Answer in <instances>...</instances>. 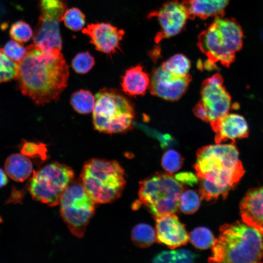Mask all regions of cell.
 Masks as SVG:
<instances>
[{
    "instance_id": "6da1fadb",
    "label": "cell",
    "mask_w": 263,
    "mask_h": 263,
    "mask_svg": "<svg viewBox=\"0 0 263 263\" xmlns=\"http://www.w3.org/2000/svg\"><path fill=\"white\" fill-rule=\"evenodd\" d=\"M17 78L21 93L37 105L56 101L66 87L68 66L61 51L47 52L34 44L27 46Z\"/></svg>"
},
{
    "instance_id": "7a4b0ae2",
    "label": "cell",
    "mask_w": 263,
    "mask_h": 263,
    "mask_svg": "<svg viewBox=\"0 0 263 263\" xmlns=\"http://www.w3.org/2000/svg\"><path fill=\"white\" fill-rule=\"evenodd\" d=\"M194 168L199 180V194L207 201L225 199L245 173L233 143L204 146L196 153Z\"/></svg>"
},
{
    "instance_id": "3957f363",
    "label": "cell",
    "mask_w": 263,
    "mask_h": 263,
    "mask_svg": "<svg viewBox=\"0 0 263 263\" xmlns=\"http://www.w3.org/2000/svg\"><path fill=\"white\" fill-rule=\"evenodd\" d=\"M211 247L210 263H258L263 257V235L238 221L220 226Z\"/></svg>"
},
{
    "instance_id": "277c9868",
    "label": "cell",
    "mask_w": 263,
    "mask_h": 263,
    "mask_svg": "<svg viewBox=\"0 0 263 263\" xmlns=\"http://www.w3.org/2000/svg\"><path fill=\"white\" fill-rule=\"evenodd\" d=\"M243 38L242 29L235 19L216 17L198 36L197 46L207 56L209 65L219 62L228 67L242 48Z\"/></svg>"
},
{
    "instance_id": "5b68a950",
    "label": "cell",
    "mask_w": 263,
    "mask_h": 263,
    "mask_svg": "<svg viewBox=\"0 0 263 263\" xmlns=\"http://www.w3.org/2000/svg\"><path fill=\"white\" fill-rule=\"evenodd\" d=\"M124 175L117 161L94 158L84 164L79 182L96 204H106L121 195L126 184Z\"/></svg>"
},
{
    "instance_id": "8992f818",
    "label": "cell",
    "mask_w": 263,
    "mask_h": 263,
    "mask_svg": "<svg viewBox=\"0 0 263 263\" xmlns=\"http://www.w3.org/2000/svg\"><path fill=\"white\" fill-rule=\"evenodd\" d=\"M184 185L172 173H155L140 182L139 201L154 218L175 213L179 208Z\"/></svg>"
},
{
    "instance_id": "52a82bcc",
    "label": "cell",
    "mask_w": 263,
    "mask_h": 263,
    "mask_svg": "<svg viewBox=\"0 0 263 263\" xmlns=\"http://www.w3.org/2000/svg\"><path fill=\"white\" fill-rule=\"evenodd\" d=\"M95 99L93 119L96 130L114 133L131 128L134 111L125 96L116 90L104 88L95 94Z\"/></svg>"
},
{
    "instance_id": "ba28073f",
    "label": "cell",
    "mask_w": 263,
    "mask_h": 263,
    "mask_svg": "<svg viewBox=\"0 0 263 263\" xmlns=\"http://www.w3.org/2000/svg\"><path fill=\"white\" fill-rule=\"evenodd\" d=\"M73 170L57 162L48 164L34 172L28 186L33 199L54 207L59 203L61 196L73 182Z\"/></svg>"
},
{
    "instance_id": "9c48e42d",
    "label": "cell",
    "mask_w": 263,
    "mask_h": 263,
    "mask_svg": "<svg viewBox=\"0 0 263 263\" xmlns=\"http://www.w3.org/2000/svg\"><path fill=\"white\" fill-rule=\"evenodd\" d=\"M95 204L80 182H72L64 190L59 203L60 214L74 236H84Z\"/></svg>"
},
{
    "instance_id": "30bf717a",
    "label": "cell",
    "mask_w": 263,
    "mask_h": 263,
    "mask_svg": "<svg viewBox=\"0 0 263 263\" xmlns=\"http://www.w3.org/2000/svg\"><path fill=\"white\" fill-rule=\"evenodd\" d=\"M223 81L221 75L216 74L205 79L201 85L199 101L206 111L210 124L228 113L232 107L230 95Z\"/></svg>"
},
{
    "instance_id": "8fae6325",
    "label": "cell",
    "mask_w": 263,
    "mask_h": 263,
    "mask_svg": "<svg viewBox=\"0 0 263 263\" xmlns=\"http://www.w3.org/2000/svg\"><path fill=\"white\" fill-rule=\"evenodd\" d=\"M156 18L159 21L160 30L154 38L158 44L164 39L175 36L184 28L188 16L182 4L177 0L165 2L158 9L150 12L148 18Z\"/></svg>"
},
{
    "instance_id": "7c38bea8",
    "label": "cell",
    "mask_w": 263,
    "mask_h": 263,
    "mask_svg": "<svg viewBox=\"0 0 263 263\" xmlns=\"http://www.w3.org/2000/svg\"><path fill=\"white\" fill-rule=\"evenodd\" d=\"M190 75H174L162 66L153 69L150 80V93L164 99L175 101L179 99L187 91L191 81Z\"/></svg>"
},
{
    "instance_id": "4fadbf2b",
    "label": "cell",
    "mask_w": 263,
    "mask_h": 263,
    "mask_svg": "<svg viewBox=\"0 0 263 263\" xmlns=\"http://www.w3.org/2000/svg\"><path fill=\"white\" fill-rule=\"evenodd\" d=\"M82 33L90 39L96 50L107 55H112L120 49V42L124 31L109 23L88 24Z\"/></svg>"
},
{
    "instance_id": "5bb4252c",
    "label": "cell",
    "mask_w": 263,
    "mask_h": 263,
    "mask_svg": "<svg viewBox=\"0 0 263 263\" xmlns=\"http://www.w3.org/2000/svg\"><path fill=\"white\" fill-rule=\"evenodd\" d=\"M156 241L173 249L185 245L189 235L185 225L175 213H169L155 218Z\"/></svg>"
},
{
    "instance_id": "9a60e30c",
    "label": "cell",
    "mask_w": 263,
    "mask_h": 263,
    "mask_svg": "<svg viewBox=\"0 0 263 263\" xmlns=\"http://www.w3.org/2000/svg\"><path fill=\"white\" fill-rule=\"evenodd\" d=\"M60 21L56 17L40 14L33 37V44L45 52L61 51Z\"/></svg>"
},
{
    "instance_id": "2e32d148",
    "label": "cell",
    "mask_w": 263,
    "mask_h": 263,
    "mask_svg": "<svg viewBox=\"0 0 263 263\" xmlns=\"http://www.w3.org/2000/svg\"><path fill=\"white\" fill-rule=\"evenodd\" d=\"M215 133L216 143L229 141L234 144L239 139L247 137L249 129L245 118L237 113H227L210 124Z\"/></svg>"
},
{
    "instance_id": "e0dca14e",
    "label": "cell",
    "mask_w": 263,
    "mask_h": 263,
    "mask_svg": "<svg viewBox=\"0 0 263 263\" xmlns=\"http://www.w3.org/2000/svg\"><path fill=\"white\" fill-rule=\"evenodd\" d=\"M242 220L263 235V186L248 191L240 205Z\"/></svg>"
},
{
    "instance_id": "ac0fdd59",
    "label": "cell",
    "mask_w": 263,
    "mask_h": 263,
    "mask_svg": "<svg viewBox=\"0 0 263 263\" xmlns=\"http://www.w3.org/2000/svg\"><path fill=\"white\" fill-rule=\"evenodd\" d=\"M229 0H183L188 19H206L210 17H224Z\"/></svg>"
},
{
    "instance_id": "d6986e66",
    "label": "cell",
    "mask_w": 263,
    "mask_h": 263,
    "mask_svg": "<svg viewBox=\"0 0 263 263\" xmlns=\"http://www.w3.org/2000/svg\"><path fill=\"white\" fill-rule=\"evenodd\" d=\"M150 84L149 76L140 65L128 69L122 77L121 82L123 91L132 96L144 94Z\"/></svg>"
},
{
    "instance_id": "ffe728a7",
    "label": "cell",
    "mask_w": 263,
    "mask_h": 263,
    "mask_svg": "<svg viewBox=\"0 0 263 263\" xmlns=\"http://www.w3.org/2000/svg\"><path fill=\"white\" fill-rule=\"evenodd\" d=\"M5 171L7 175L17 182H23L33 172V165L27 156L15 153L10 155L4 164Z\"/></svg>"
},
{
    "instance_id": "44dd1931",
    "label": "cell",
    "mask_w": 263,
    "mask_h": 263,
    "mask_svg": "<svg viewBox=\"0 0 263 263\" xmlns=\"http://www.w3.org/2000/svg\"><path fill=\"white\" fill-rule=\"evenodd\" d=\"M131 239L137 247L146 248L156 241V233L150 225L146 224H139L132 229Z\"/></svg>"
},
{
    "instance_id": "7402d4cb",
    "label": "cell",
    "mask_w": 263,
    "mask_h": 263,
    "mask_svg": "<svg viewBox=\"0 0 263 263\" xmlns=\"http://www.w3.org/2000/svg\"><path fill=\"white\" fill-rule=\"evenodd\" d=\"M197 258V255L185 249L177 250L163 251L155 256L154 263H192Z\"/></svg>"
},
{
    "instance_id": "603a6c76",
    "label": "cell",
    "mask_w": 263,
    "mask_h": 263,
    "mask_svg": "<svg viewBox=\"0 0 263 263\" xmlns=\"http://www.w3.org/2000/svg\"><path fill=\"white\" fill-rule=\"evenodd\" d=\"M95 99L92 94L86 90H80L73 94L71 103L73 108L81 114L93 111Z\"/></svg>"
},
{
    "instance_id": "cb8c5ba5",
    "label": "cell",
    "mask_w": 263,
    "mask_h": 263,
    "mask_svg": "<svg viewBox=\"0 0 263 263\" xmlns=\"http://www.w3.org/2000/svg\"><path fill=\"white\" fill-rule=\"evenodd\" d=\"M162 67L171 73L184 76L188 74L190 67L189 60L183 54H176L162 64Z\"/></svg>"
},
{
    "instance_id": "d4e9b609",
    "label": "cell",
    "mask_w": 263,
    "mask_h": 263,
    "mask_svg": "<svg viewBox=\"0 0 263 263\" xmlns=\"http://www.w3.org/2000/svg\"><path fill=\"white\" fill-rule=\"evenodd\" d=\"M19 65L4 53L0 48V84L17 79L19 73Z\"/></svg>"
},
{
    "instance_id": "484cf974",
    "label": "cell",
    "mask_w": 263,
    "mask_h": 263,
    "mask_svg": "<svg viewBox=\"0 0 263 263\" xmlns=\"http://www.w3.org/2000/svg\"><path fill=\"white\" fill-rule=\"evenodd\" d=\"M189 240L195 247L205 249L212 245L215 238L208 228L205 227H198L190 233Z\"/></svg>"
},
{
    "instance_id": "4316f807",
    "label": "cell",
    "mask_w": 263,
    "mask_h": 263,
    "mask_svg": "<svg viewBox=\"0 0 263 263\" xmlns=\"http://www.w3.org/2000/svg\"><path fill=\"white\" fill-rule=\"evenodd\" d=\"M201 199L200 195L194 190L183 191L180 197L179 209L185 214L194 213L198 209Z\"/></svg>"
},
{
    "instance_id": "83f0119b",
    "label": "cell",
    "mask_w": 263,
    "mask_h": 263,
    "mask_svg": "<svg viewBox=\"0 0 263 263\" xmlns=\"http://www.w3.org/2000/svg\"><path fill=\"white\" fill-rule=\"evenodd\" d=\"M9 35L14 40L21 43L30 40L33 37L34 33L31 26L26 22L20 20L11 25Z\"/></svg>"
},
{
    "instance_id": "f1b7e54d",
    "label": "cell",
    "mask_w": 263,
    "mask_h": 263,
    "mask_svg": "<svg viewBox=\"0 0 263 263\" xmlns=\"http://www.w3.org/2000/svg\"><path fill=\"white\" fill-rule=\"evenodd\" d=\"M62 20L68 28L77 31L84 26L85 23V16L80 9L73 7L66 10Z\"/></svg>"
},
{
    "instance_id": "f546056e",
    "label": "cell",
    "mask_w": 263,
    "mask_h": 263,
    "mask_svg": "<svg viewBox=\"0 0 263 263\" xmlns=\"http://www.w3.org/2000/svg\"><path fill=\"white\" fill-rule=\"evenodd\" d=\"M41 14L48 15L61 19L67 8L64 0H39Z\"/></svg>"
},
{
    "instance_id": "4dcf8cb0",
    "label": "cell",
    "mask_w": 263,
    "mask_h": 263,
    "mask_svg": "<svg viewBox=\"0 0 263 263\" xmlns=\"http://www.w3.org/2000/svg\"><path fill=\"white\" fill-rule=\"evenodd\" d=\"M183 158L177 151L169 150L162 156L161 164L167 172L173 173L178 170L182 167Z\"/></svg>"
},
{
    "instance_id": "1f68e13d",
    "label": "cell",
    "mask_w": 263,
    "mask_h": 263,
    "mask_svg": "<svg viewBox=\"0 0 263 263\" xmlns=\"http://www.w3.org/2000/svg\"><path fill=\"white\" fill-rule=\"evenodd\" d=\"M94 57L87 51L78 53L73 58L72 66L79 74L88 72L94 65Z\"/></svg>"
},
{
    "instance_id": "d6a6232c",
    "label": "cell",
    "mask_w": 263,
    "mask_h": 263,
    "mask_svg": "<svg viewBox=\"0 0 263 263\" xmlns=\"http://www.w3.org/2000/svg\"><path fill=\"white\" fill-rule=\"evenodd\" d=\"M15 40H10L6 43L3 49L6 55L14 61L19 63L26 56L27 47Z\"/></svg>"
},
{
    "instance_id": "836d02e7",
    "label": "cell",
    "mask_w": 263,
    "mask_h": 263,
    "mask_svg": "<svg viewBox=\"0 0 263 263\" xmlns=\"http://www.w3.org/2000/svg\"><path fill=\"white\" fill-rule=\"evenodd\" d=\"M47 149L46 145L43 143L27 142L25 141L21 149V153L32 158L40 157L44 160L46 157Z\"/></svg>"
},
{
    "instance_id": "e575fe53",
    "label": "cell",
    "mask_w": 263,
    "mask_h": 263,
    "mask_svg": "<svg viewBox=\"0 0 263 263\" xmlns=\"http://www.w3.org/2000/svg\"><path fill=\"white\" fill-rule=\"evenodd\" d=\"M175 178L180 183L192 187L199 180L196 175L191 172H182L176 174Z\"/></svg>"
},
{
    "instance_id": "d590c367",
    "label": "cell",
    "mask_w": 263,
    "mask_h": 263,
    "mask_svg": "<svg viewBox=\"0 0 263 263\" xmlns=\"http://www.w3.org/2000/svg\"><path fill=\"white\" fill-rule=\"evenodd\" d=\"M193 112L197 117L204 121L208 122V118L206 111L200 101L194 107Z\"/></svg>"
},
{
    "instance_id": "8d00e7d4",
    "label": "cell",
    "mask_w": 263,
    "mask_h": 263,
    "mask_svg": "<svg viewBox=\"0 0 263 263\" xmlns=\"http://www.w3.org/2000/svg\"><path fill=\"white\" fill-rule=\"evenodd\" d=\"M22 192L15 189H13L12 195L8 200L9 202H20L22 198Z\"/></svg>"
},
{
    "instance_id": "74e56055",
    "label": "cell",
    "mask_w": 263,
    "mask_h": 263,
    "mask_svg": "<svg viewBox=\"0 0 263 263\" xmlns=\"http://www.w3.org/2000/svg\"><path fill=\"white\" fill-rule=\"evenodd\" d=\"M8 179L4 171L0 168V188L6 185Z\"/></svg>"
},
{
    "instance_id": "f35d334b",
    "label": "cell",
    "mask_w": 263,
    "mask_h": 263,
    "mask_svg": "<svg viewBox=\"0 0 263 263\" xmlns=\"http://www.w3.org/2000/svg\"><path fill=\"white\" fill-rule=\"evenodd\" d=\"M5 9L2 3L0 1V19L4 15Z\"/></svg>"
}]
</instances>
